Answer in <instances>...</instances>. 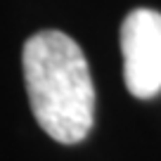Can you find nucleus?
I'll return each instance as SVG.
<instances>
[{"label":"nucleus","instance_id":"obj_2","mask_svg":"<svg viewBox=\"0 0 161 161\" xmlns=\"http://www.w3.org/2000/svg\"><path fill=\"white\" fill-rule=\"evenodd\" d=\"M123 80L133 97L149 100L161 92V12L133 10L121 24Z\"/></svg>","mask_w":161,"mask_h":161},{"label":"nucleus","instance_id":"obj_1","mask_svg":"<svg viewBox=\"0 0 161 161\" xmlns=\"http://www.w3.org/2000/svg\"><path fill=\"white\" fill-rule=\"evenodd\" d=\"M21 69L40 128L62 145L86 140L95 121V88L78 43L62 31H40L24 43Z\"/></svg>","mask_w":161,"mask_h":161}]
</instances>
